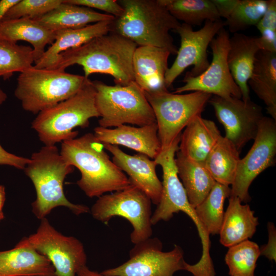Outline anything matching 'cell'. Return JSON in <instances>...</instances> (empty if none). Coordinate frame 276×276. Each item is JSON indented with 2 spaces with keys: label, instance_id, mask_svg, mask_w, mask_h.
<instances>
[{
  "label": "cell",
  "instance_id": "24",
  "mask_svg": "<svg viewBox=\"0 0 276 276\" xmlns=\"http://www.w3.org/2000/svg\"><path fill=\"white\" fill-rule=\"evenodd\" d=\"M55 39V32L46 28L34 19L22 17L2 19L0 21V40L14 43L23 40L31 44L35 62L44 54L47 45L52 44Z\"/></svg>",
  "mask_w": 276,
  "mask_h": 276
},
{
  "label": "cell",
  "instance_id": "11",
  "mask_svg": "<svg viewBox=\"0 0 276 276\" xmlns=\"http://www.w3.org/2000/svg\"><path fill=\"white\" fill-rule=\"evenodd\" d=\"M15 246L31 248L46 257L56 276H76L86 265L87 256L81 242L58 232L46 218L41 220L35 233L23 238Z\"/></svg>",
  "mask_w": 276,
  "mask_h": 276
},
{
  "label": "cell",
  "instance_id": "4",
  "mask_svg": "<svg viewBox=\"0 0 276 276\" xmlns=\"http://www.w3.org/2000/svg\"><path fill=\"white\" fill-rule=\"evenodd\" d=\"M24 171L35 189L36 199L32 208L38 219L45 218L59 206L67 208L76 215L90 212L86 205L73 203L65 197L64 180L74 171V167L64 160L55 145H44L33 153Z\"/></svg>",
  "mask_w": 276,
  "mask_h": 276
},
{
  "label": "cell",
  "instance_id": "36",
  "mask_svg": "<svg viewBox=\"0 0 276 276\" xmlns=\"http://www.w3.org/2000/svg\"><path fill=\"white\" fill-rule=\"evenodd\" d=\"M256 26L261 34L258 37L260 50L276 53L275 0H268L266 11Z\"/></svg>",
  "mask_w": 276,
  "mask_h": 276
},
{
  "label": "cell",
  "instance_id": "28",
  "mask_svg": "<svg viewBox=\"0 0 276 276\" xmlns=\"http://www.w3.org/2000/svg\"><path fill=\"white\" fill-rule=\"evenodd\" d=\"M175 157L178 177L190 205L195 209L209 195L216 183L204 163L189 159L178 151Z\"/></svg>",
  "mask_w": 276,
  "mask_h": 276
},
{
  "label": "cell",
  "instance_id": "26",
  "mask_svg": "<svg viewBox=\"0 0 276 276\" xmlns=\"http://www.w3.org/2000/svg\"><path fill=\"white\" fill-rule=\"evenodd\" d=\"M115 17L92 9L63 2L40 17L34 19L46 28L55 32L84 27L90 23L113 20Z\"/></svg>",
  "mask_w": 276,
  "mask_h": 276
},
{
  "label": "cell",
  "instance_id": "13",
  "mask_svg": "<svg viewBox=\"0 0 276 276\" xmlns=\"http://www.w3.org/2000/svg\"><path fill=\"white\" fill-rule=\"evenodd\" d=\"M229 35L222 28L210 43L212 59L207 68L199 76L186 74L182 86L176 88L174 94L186 91H201L223 98L241 99L239 87L229 71L227 56L229 49Z\"/></svg>",
  "mask_w": 276,
  "mask_h": 276
},
{
  "label": "cell",
  "instance_id": "19",
  "mask_svg": "<svg viewBox=\"0 0 276 276\" xmlns=\"http://www.w3.org/2000/svg\"><path fill=\"white\" fill-rule=\"evenodd\" d=\"M170 54L168 50L161 48L136 47L132 59L134 79L144 93L168 90L165 75Z\"/></svg>",
  "mask_w": 276,
  "mask_h": 276
},
{
  "label": "cell",
  "instance_id": "2",
  "mask_svg": "<svg viewBox=\"0 0 276 276\" xmlns=\"http://www.w3.org/2000/svg\"><path fill=\"white\" fill-rule=\"evenodd\" d=\"M104 148L91 133L61 143V155L79 170L81 178L77 184L90 198L123 190L131 185L129 178L110 159Z\"/></svg>",
  "mask_w": 276,
  "mask_h": 276
},
{
  "label": "cell",
  "instance_id": "44",
  "mask_svg": "<svg viewBox=\"0 0 276 276\" xmlns=\"http://www.w3.org/2000/svg\"><path fill=\"white\" fill-rule=\"evenodd\" d=\"M7 98V94L0 88V105L6 100Z\"/></svg>",
  "mask_w": 276,
  "mask_h": 276
},
{
  "label": "cell",
  "instance_id": "29",
  "mask_svg": "<svg viewBox=\"0 0 276 276\" xmlns=\"http://www.w3.org/2000/svg\"><path fill=\"white\" fill-rule=\"evenodd\" d=\"M239 151L225 136H221L204 164L216 182L232 185L240 161Z\"/></svg>",
  "mask_w": 276,
  "mask_h": 276
},
{
  "label": "cell",
  "instance_id": "16",
  "mask_svg": "<svg viewBox=\"0 0 276 276\" xmlns=\"http://www.w3.org/2000/svg\"><path fill=\"white\" fill-rule=\"evenodd\" d=\"M216 118L223 125L225 137L240 150L257 135L264 117L262 107L251 100L244 101L235 97L223 98L214 96L209 102Z\"/></svg>",
  "mask_w": 276,
  "mask_h": 276
},
{
  "label": "cell",
  "instance_id": "9",
  "mask_svg": "<svg viewBox=\"0 0 276 276\" xmlns=\"http://www.w3.org/2000/svg\"><path fill=\"white\" fill-rule=\"evenodd\" d=\"M180 138L177 139L169 148L161 151L154 159L162 168L163 180L161 198L152 214L151 222L153 225L160 221H169L174 214L180 211L186 214L195 223L201 239L202 249L200 260L208 262L211 260L210 235L200 223L195 209L190 205L177 174L175 157L178 150Z\"/></svg>",
  "mask_w": 276,
  "mask_h": 276
},
{
  "label": "cell",
  "instance_id": "35",
  "mask_svg": "<svg viewBox=\"0 0 276 276\" xmlns=\"http://www.w3.org/2000/svg\"><path fill=\"white\" fill-rule=\"evenodd\" d=\"M63 0H19L6 13L3 19L22 17L36 19L57 8Z\"/></svg>",
  "mask_w": 276,
  "mask_h": 276
},
{
  "label": "cell",
  "instance_id": "12",
  "mask_svg": "<svg viewBox=\"0 0 276 276\" xmlns=\"http://www.w3.org/2000/svg\"><path fill=\"white\" fill-rule=\"evenodd\" d=\"M183 255L177 245L171 251H163L160 240L150 237L134 244L126 262L101 273L109 276H173L175 272L185 270Z\"/></svg>",
  "mask_w": 276,
  "mask_h": 276
},
{
  "label": "cell",
  "instance_id": "5",
  "mask_svg": "<svg viewBox=\"0 0 276 276\" xmlns=\"http://www.w3.org/2000/svg\"><path fill=\"white\" fill-rule=\"evenodd\" d=\"M96 90L89 79L71 97L39 112L31 123L40 141L45 146L74 139L78 127L88 126L92 118L100 117L95 103Z\"/></svg>",
  "mask_w": 276,
  "mask_h": 276
},
{
  "label": "cell",
  "instance_id": "17",
  "mask_svg": "<svg viewBox=\"0 0 276 276\" xmlns=\"http://www.w3.org/2000/svg\"><path fill=\"white\" fill-rule=\"evenodd\" d=\"M102 144L112 155L113 163L129 176L131 183L142 190L152 203L157 205L161 198L163 187L156 173L157 165L155 161L142 153L129 155L117 145Z\"/></svg>",
  "mask_w": 276,
  "mask_h": 276
},
{
  "label": "cell",
  "instance_id": "34",
  "mask_svg": "<svg viewBox=\"0 0 276 276\" xmlns=\"http://www.w3.org/2000/svg\"><path fill=\"white\" fill-rule=\"evenodd\" d=\"M267 3L268 0H237L225 19V26L234 33L256 26L266 11Z\"/></svg>",
  "mask_w": 276,
  "mask_h": 276
},
{
  "label": "cell",
  "instance_id": "31",
  "mask_svg": "<svg viewBox=\"0 0 276 276\" xmlns=\"http://www.w3.org/2000/svg\"><path fill=\"white\" fill-rule=\"evenodd\" d=\"M170 14L178 21L190 25H200L206 20L220 19L212 0H162Z\"/></svg>",
  "mask_w": 276,
  "mask_h": 276
},
{
  "label": "cell",
  "instance_id": "14",
  "mask_svg": "<svg viewBox=\"0 0 276 276\" xmlns=\"http://www.w3.org/2000/svg\"><path fill=\"white\" fill-rule=\"evenodd\" d=\"M225 26L221 19L206 20L199 30L195 31L192 26L182 23L174 30L180 36V45L176 57L165 75V85L168 89L176 79L189 66H193L187 73L196 77L209 66L207 49L213 39Z\"/></svg>",
  "mask_w": 276,
  "mask_h": 276
},
{
  "label": "cell",
  "instance_id": "37",
  "mask_svg": "<svg viewBox=\"0 0 276 276\" xmlns=\"http://www.w3.org/2000/svg\"><path fill=\"white\" fill-rule=\"evenodd\" d=\"M63 2L103 11L115 18L124 13L123 8L116 0H63Z\"/></svg>",
  "mask_w": 276,
  "mask_h": 276
},
{
  "label": "cell",
  "instance_id": "25",
  "mask_svg": "<svg viewBox=\"0 0 276 276\" xmlns=\"http://www.w3.org/2000/svg\"><path fill=\"white\" fill-rule=\"evenodd\" d=\"M0 276H56L51 262L29 247L0 251Z\"/></svg>",
  "mask_w": 276,
  "mask_h": 276
},
{
  "label": "cell",
  "instance_id": "3",
  "mask_svg": "<svg viewBox=\"0 0 276 276\" xmlns=\"http://www.w3.org/2000/svg\"><path fill=\"white\" fill-rule=\"evenodd\" d=\"M123 14L115 18L110 32L118 34L137 46H153L177 54L171 30L181 23L169 12L162 0H120Z\"/></svg>",
  "mask_w": 276,
  "mask_h": 276
},
{
  "label": "cell",
  "instance_id": "39",
  "mask_svg": "<svg viewBox=\"0 0 276 276\" xmlns=\"http://www.w3.org/2000/svg\"><path fill=\"white\" fill-rule=\"evenodd\" d=\"M268 231V241L267 244L261 246L260 255L264 256L270 261H276L275 242L276 229L272 222H268L267 225Z\"/></svg>",
  "mask_w": 276,
  "mask_h": 276
},
{
  "label": "cell",
  "instance_id": "33",
  "mask_svg": "<svg viewBox=\"0 0 276 276\" xmlns=\"http://www.w3.org/2000/svg\"><path fill=\"white\" fill-rule=\"evenodd\" d=\"M34 62L32 48L0 40V77L4 80L30 68Z\"/></svg>",
  "mask_w": 276,
  "mask_h": 276
},
{
  "label": "cell",
  "instance_id": "21",
  "mask_svg": "<svg viewBox=\"0 0 276 276\" xmlns=\"http://www.w3.org/2000/svg\"><path fill=\"white\" fill-rule=\"evenodd\" d=\"M240 199L230 196L219 232L220 242L229 247L251 238L259 224L258 218L248 204H242Z\"/></svg>",
  "mask_w": 276,
  "mask_h": 276
},
{
  "label": "cell",
  "instance_id": "30",
  "mask_svg": "<svg viewBox=\"0 0 276 276\" xmlns=\"http://www.w3.org/2000/svg\"><path fill=\"white\" fill-rule=\"evenodd\" d=\"M229 186L215 183L204 200L194 209L202 227L208 234L219 233L224 217V203L231 196Z\"/></svg>",
  "mask_w": 276,
  "mask_h": 276
},
{
  "label": "cell",
  "instance_id": "8",
  "mask_svg": "<svg viewBox=\"0 0 276 276\" xmlns=\"http://www.w3.org/2000/svg\"><path fill=\"white\" fill-rule=\"evenodd\" d=\"M144 93L154 113L162 151L169 148L180 137L182 130L194 119L201 116L212 96L197 91L186 94L168 90Z\"/></svg>",
  "mask_w": 276,
  "mask_h": 276
},
{
  "label": "cell",
  "instance_id": "6",
  "mask_svg": "<svg viewBox=\"0 0 276 276\" xmlns=\"http://www.w3.org/2000/svg\"><path fill=\"white\" fill-rule=\"evenodd\" d=\"M89 79L84 75L33 65L20 73L14 95L23 109L38 114L75 95Z\"/></svg>",
  "mask_w": 276,
  "mask_h": 276
},
{
  "label": "cell",
  "instance_id": "10",
  "mask_svg": "<svg viewBox=\"0 0 276 276\" xmlns=\"http://www.w3.org/2000/svg\"><path fill=\"white\" fill-rule=\"evenodd\" d=\"M151 203L142 190L131 183L123 190L99 197L90 212L95 219L105 224L116 216L127 219L133 228L130 237L135 244L152 235Z\"/></svg>",
  "mask_w": 276,
  "mask_h": 276
},
{
  "label": "cell",
  "instance_id": "43",
  "mask_svg": "<svg viewBox=\"0 0 276 276\" xmlns=\"http://www.w3.org/2000/svg\"><path fill=\"white\" fill-rule=\"evenodd\" d=\"M6 200L5 188L3 185H0V221L4 218L3 212L4 205Z\"/></svg>",
  "mask_w": 276,
  "mask_h": 276
},
{
  "label": "cell",
  "instance_id": "7",
  "mask_svg": "<svg viewBox=\"0 0 276 276\" xmlns=\"http://www.w3.org/2000/svg\"><path fill=\"white\" fill-rule=\"evenodd\" d=\"M93 83L101 117L99 126L108 128L125 124L143 126L156 122L144 91L135 81L125 86L108 85L98 80Z\"/></svg>",
  "mask_w": 276,
  "mask_h": 276
},
{
  "label": "cell",
  "instance_id": "23",
  "mask_svg": "<svg viewBox=\"0 0 276 276\" xmlns=\"http://www.w3.org/2000/svg\"><path fill=\"white\" fill-rule=\"evenodd\" d=\"M113 20L100 21L79 29L55 31L54 42L34 62V66L39 68H49L56 62L61 53L110 32Z\"/></svg>",
  "mask_w": 276,
  "mask_h": 276
},
{
  "label": "cell",
  "instance_id": "18",
  "mask_svg": "<svg viewBox=\"0 0 276 276\" xmlns=\"http://www.w3.org/2000/svg\"><path fill=\"white\" fill-rule=\"evenodd\" d=\"M94 135L102 144L123 146L153 160L162 151L156 122L139 127L123 125L110 129L98 126Z\"/></svg>",
  "mask_w": 276,
  "mask_h": 276
},
{
  "label": "cell",
  "instance_id": "38",
  "mask_svg": "<svg viewBox=\"0 0 276 276\" xmlns=\"http://www.w3.org/2000/svg\"><path fill=\"white\" fill-rule=\"evenodd\" d=\"M30 160L29 158L8 152L0 144V165H8L24 170Z\"/></svg>",
  "mask_w": 276,
  "mask_h": 276
},
{
  "label": "cell",
  "instance_id": "40",
  "mask_svg": "<svg viewBox=\"0 0 276 276\" xmlns=\"http://www.w3.org/2000/svg\"><path fill=\"white\" fill-rule=\"evenodd\" d=\"M220 17L226 19L237 2V0H212Z\"/></svg>",
  "mask_w": 276,
  "mask_h": 276
},
{
  "label": "cell",
  "instance_id": "22",
  "mask_svg": "<svg viewBox=\"0 0 276 276\" xmlns=\"http://www.w3.org/2000/svg\"><path fill=\"white\" fill-rule=\"evenodd\" d=\"M221 136L213 121L197 117L181 134L178 151L189 159L204 163Z\"/></svg>",
  "mask_w": 276,
  "mask_h": 276
},
{
  "label": "cell",
  "instance_id": "42",
  "mask_svg": "<svg viewBox=\"0 0 276 276\" xmlns=\"http://www.w3.org/2000/svg\"><path fill=\"white\" fill-rule=\"evenodd\" d=\"M76 276H109L103 274L101 272H98L97 271L90 270L85 266L81 268L77 273Z\"/></svg>",
  "mask_w": 276,
  "mask_h": 276
},
{
  "label": "cell",
  "instance_id": "1",
  "mask_svg": "<svg viewBox=\"0 0 276 276\" xmlns=\"http://www.w3.org/2000/svg\"><path fill=\"white\" fill-rule=\"evenodd\" d=\"M137 47L125 37L110 32L61 53L48 69L65 71L78 64L87 78L95 73L107 74L113 78L116 85L125 86L134 81L132 59Z\"/></svg>",
  "mask_w": 276,
  "mask_h": 276
},
{
  "label": "cell",
  "instance_id": "15",
  "mask_svg": "<svg viewBox=\"0 0 276 276\" xmlns=\"http://www.w3.org/2000/svg\"><path fill=\"white\" fill-rule=\"evenodd\" d=\"M254 140L250 149L240 159L231 188V196L237 197L241 202L245 203L250 200L248 190L253 180L275 164L276 121L264 116Z\"/></svg>",
  "mask_w": 276,
  "mask_h": 276
},
{
  "label": "cell",
  "instance_id": "41",
  "mask_svg": "<svg viewBox=\"0 0 276 276\" xmlns=\"http://www.w3.org/2000/svg\"><path fill=\"white\" fill-rule=\"evenodd\" d=\"M19 0H1L0 1V21L3 19L7 11Z\"/></svg>",
  "mask_w": 276,
  "mask_h": 276
},
{
  "label": "cell",
  "instance_id": "20",
  "mask_svg": "<svg viewBox=\"0 0 276 276\" xmlns=\"http://www.w3.org/2000/svg\"><path fill=\"white\" fill-rule=\"evenodd\" d=\"M260 50L256 37L236 33L229 38L227 64L244 101L251 100L248 81L252 74L257 54Z\"/></svg>",
  "mask_w": 276,
  "mask_h": 276
},
{
  "label": "cell",
  "instance_id": "32",
  "mask_svg": "<svg viewBox=\"0 0 276 276\" xmlns=\"http://www.w3.org/2000/svg\"><path fill=\"white\" fill-rule=\"evenodd\" d=\"M260 256L258 245L247 240L233 245L225 256L230 276H255L256 263Z\"/></svg>",
  "mask_w": 276,
  "mask_h": 276
},
{
  "label": "cell",
  "instance_id": "27",
  "mask_svg": "<svg viewBox=\"0 0 276 276\" xmlns=\"http://www.w3.org/2000/svg\"><path fill=\"white\" fill-rule=\"evenodd\" d=\"M248 85L276 121V53L263 50L258 52Z\"/></svg>",
  "mask_w": 276,
  "mask_h": 276
}]
</instances>
